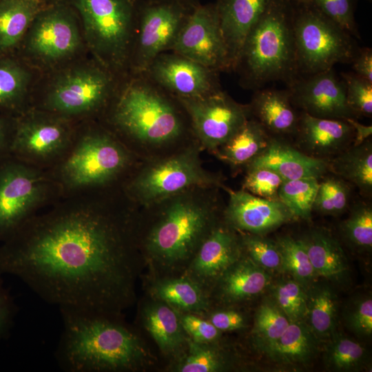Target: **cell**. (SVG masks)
I'll list each match as a JSON object with an SVG mask.
<instances>
[{
  "label": "cell",
  "instance_id": "obj_31",
  "mask_svg": "<svg viewBox=\"0 0 372 372\" xmlns=\"http://www.w3.org/2000/svg\"><path fill=\"white\" fill-rule=\"evenodd\" d=\"M44 6L40 0H0V51L12 48L23 39Z\"/></svg>",
  "mask_w": 372,
  "mask_h": 372
},
{
  "label": "cell",
  "instance_id": "obj_25",
  "mask_svg": "<svg viewBox=\"0 0 372 372\" xmlns=\"http://www.w3.org/2000/svg\"><path fill=\"white\" fill-rule=\"evenodd\" d=\"M318 277L335 282L347 276L349 265L338 240L324 229H313L302 239Z\"/></svg>",
  "mask_w": 372,
  "mask_h": 372
},
{
  "label": "cell",
  "instance_id": "obj_19",
  "mask_svg": "<svg viewBox=\"0 0 372 372\" xmlns=\"http://www.w3.org/2000/svg\"><path fill=\"white\" fill-rule=\"evenodd\" d=\"M226 189L229 200L225 215L236 229L249 234L265 235L295 219L279 199L263 198L244 189Z\"/></svg>",
  "mask_w": 372,
  "mask_h": 372
},
{
  "label": "cell",
  "instance_id": "obj_29",
  "mask_svg": "<svg viewBox=\"0 0 372 372\" xmlns=\"http://www.w3.org/2000/svg\"><path fill=\"white\" fill-rule=\"evenodd\" d=\"M271 135L254 118L242 127L215 152L233 166H247L268 147Z\"/></svg>",
  "mask_w": 372,
  "mask_h": 372
},
{
  "label": "cell",
  "instance_id": "obj_17",
  "mask_svg": "<svg viewBox=\"0 0 372 372\" xmlns=\"http://www.w3.org/2000/svg\"><path fill=\"white\" fill-rule=\"evenodd\" d=\"M143 72L176 98L202 97L222 90L220 72L171 51L157 56Z\"/></svg>",
  "mask_w": 372,
  "mask_h": 372
},
{
  "label": "cell",
  "instance_id": "obj_50",
  "mask_svg": "<svg viewBox=\"0 0 372 372\" xmlns=\"http://www.w3.org/2000/svg\"><path fill=\"white\" fill-rule=\"evenodd\" d=\"M210 322L219 331H231L245 326V318L242 314L234 311H223L214 313Z\"/></svg>",
  "mask_w": 372,
  "mask_h": 372
},
{
  "label": "cell",
  "instance_id": "obj_57",
  "mask_svg": "<svg viewBox=\"0 0 372 372\" xmlns=\"http://www.w3.org/2000/svg\"><path fill=\"white\" fill-rule=\"evenodd\" d=\"M368 1H371V0H368Z\"/></svg>",
  "mask_w": 372,
  "mask_h": 372
},
{
  "label": "cell",
  "instance_id": "obj_46",
  "mask_svg": "<svg viewBox=\"0 0 372 372\" xmlns=\"http://www.w3.org/2000/svg\"><path fill=\"white\" fill-rule=\"evenodd\" d=\"M189 342V353L179 364L178 371L214 372L223 369V358L216 350L203 347L201 343Z\"/></svg>",
  "mask_w": 372,
  "mask_h": 372
},
{
  "label": "cell",
  "instance_id": "obj_34",
  "mask_svg": "<svg viewBox=\"0 0 372 372\" xmlns=\"http://www.w3.org/2000/svg\"><path fill=\"white\" fill-rule=\"evenodd\" d=\"M320 180L305 177L283 182L278 192V198L295 218L311 219Z\"/></svg>",
  "mask_w": 372,
  "mask_h": 372
},
{
  "label": "cell",
  "instance_id": "obj_36",
  "mask_svg": "<svg viewBox=\"0 0 372 372\" xmlns=\"http://www.w3.org/2000/svg\"><path fill=\"white\" fill-rule=\"evenodd\" d=\"M290 322L273 300L264 302L257 310L252 331L257 347L265 352L280 338Z\"/></svg>",
  "mask_w": 372,
  "mask_h": 372
},
{
  "label": "cell",
  "instance_id": "obj_14",
  "mask_svg": "<svg viewBox=\"0 0 372 372\" xmlns=\"http://www.w3.org/2000/svg\"><path fill=\"white\" fill-rule=\"evenodd\" d=\"M208 220L207 210L189 200H178L167 209L151 232L148 249L164 264L187 258L194 250Z\"/></svg>",
  "mask_w": 372,
  "mask_h": 372
},
{
  "label": "cell",
  "instance_id": "obj_23",
  "mask_svg": "<svg viewBox=\"0 0 372 372\" xmlns=\"http://www.w3.org/2000/svg\"><path fill=\"white\" fill-rule=\"evenodd\" d=\"M248 105L250 114L271 136L294 135L300 114L291 103L288 88L257 90Z\"/></svg>",
  "mask_w": 372,
  "mask_h": 372
},
{
  "label": "cell",
  "instance_id": "obj_35",
  "mask_svg": "<svg viewBox=\"0 0 372 372\" xmlns=\"http://www.w3.org/2000/svg\"><path fill=\"white\" fill-rule=\"evenodd\" d=\"M276 242L282 258V271L289 273L306 289L316 282L318 277L300 239L282 236Z\"/></svg>",
  "mask_w": 372,
  "mask_h": 372
},
{
  "label": "cell",
  "instance_id": "obj_2",
  "mask_svg": "<svg viewBox=\"0 0 372 372\" xmlns=\"http://www.w3.org/2000/svg\"><path fill=\"white\" fill-rule=\"evenodd\" d=\"M55 357L68 372L134 371L146 358L141 340L118 320L119 313L63 307Z\"/></svg>",
  "mask_w": 372,
  "mask_h": 372
},
{
  "label": "cell",
  "instance_id": "obj_16",
  "mask_svg": "<svg viewBox=\"0 0 372 372\" xmlns=\"http://www.w3.org/2000/svg\"><path fill=\"white\" fill-rule=\"evenodd\" d=\"M171 52L218 72H230L215 2L191 10Z\"/></svg>",
  "mask_w": 372,
  "mask_h": 372
},
{
  "label": "cell",
  "instance_id": "obj_53",
  "mask_svg": "<svg viewBox=\"0 0 372 372\" xmlns=\"http://www.w3.org/2000/svg\"><path fill=\"white\" fill-rule=\"evenodd\" d=\"M345 121L350 125L354 131V138L352 145H361L371 138L372 126L360 123L356 118H348Z\"/></svg>",
  "mask_w": 372,
  "mask_h": 372
},
{
  "label": "cell",
  "instance_id": "obj_33",
  "mask_svg": "<svg viewBox=\"0 0 372 372\" xmlns=\"http://www.w3.org/2000/svg\"><path fill=\"white\" fill-rule=\"evenodd\" d=\"M29 74L14 61L0 59V107L20 114L30 107L24 103Z\"/></svg>",
  "mask_w": 372,
  "mask_h": 372
},
{
  "label": "cell",
  "instance_id": "obj_6",
  "mask_svg": "<svg viewBox=\"0 0 372 372\" xmlns=\"http://www.w3.org/2000/svg\"><path fill=\"white\" fill-rule=\"evenodd\" d=\"M143 0H68L76 12L96 61L116 76L128 72Z\"/></svg>",
  "mask_w": 372,
  "mask_h": 372
},
{
  "label": "cell",
  "instance_id": "obj_38",
  "mask_svg": "<svg viewBox=\"0 0 372 372\" xmlns=\"http://www.w3.org/2000/svg\"><path fill=\"white\" fill-rule=\"evenodd\" d=\"M320 180L313 210L324 215H338L349 206L350 187L347 182L336 176H323Z\"/></svg>",
  "mask_w": 372,
  "mask_h": 372
},
{
  "label": "cell",
  "instance_id": "obj_11",
  "mask_svg": "<svg viewBox=\"0 0 372 372\" xmlns=\"http://www.w3.org/2000/svg\"><path fill=\"white\" fill-rule=\"evenodd\" d=\"M219 184L214 175L203 169L197 153L187 150L144 169L123 185L129 199L154 203L194 187Z\"/></svg>",
  "mask_w": 372,
  "mask_h": 372
},
{
  "label": "cell",
  "instance_id": "obj_12",
  "mask_svg": "<svg viewBox=\"0 0 372 372\" xmlns=\"http://www.w3.org/2000/svg\"><path fill=\"white\" fill-rule=\"evenodd\" d=\"M192 9L178 4L143 0L128 72H143L157 56L170 52Z\"/></svg>",
  "mask_w": 372,
  "mask_h": 372
},
{
  "label": "cell",
  "instance_id": "obj_1",
  "mask_svg": "<svg viewBox=\"0 0 372 372\" xmlns=\"http://www.w3.org/2000/svg\"><path fill=\"white\" fill-rule=\"evenodd\" d=\"M105 189L61 198L30 218L2 242L0 275L59 308L120 313L132 300L135 263L125 218Z\"/></svg>",
  "mask_w": 372,
  "mask_h": 372
},
{
  "label": "cell",
  "instance_id": "obj_37",
  "mask_svg": "<svg viewBox=\"0 0 372 372\" xmlns=\"http://www.w3.org/2000/svg\"><path fill=\"white\" fill-rule=\"evenodd\" d=\"M329 340L325 353L326 364L329 369L353 371L364 364L366 351L360 344L336 333Z\"/></svg>",
  "mask_w": 372,
  "mask_h": 372
},
{
  "label": "cell",
  "instance_id": "obj_3",
  "mask_svg": "<svg viewBox=\"0 0 372 372\" xmlns=\"http://www.w3.org/2000/svg\"><path fill=\"white\" fill-rule=\"evenodd\" d=\"M105 126L120 141L161 145L181 137L188 115L178 99L144 72L119 76L114 93L103 113Z\"/></svg>",
  "mask_w": 372,
  "mask_h": 372
},
{
  "label": "cell",
  "instance_id": "obj_49",
  "mask_svg": "<svg viewBox=\"0 0 372 372\" xmlns=\"http://www.w3.org/2000/svg\"><path fill=\"white\" fill-rule=\"evenodd\" d=\"M17 307L8 289L4 286L0 275V340L8 336L13 325Z\"/></svg>",
  "mask_w": 372,
  "mask_h": 372
},
{
  "label": "cell",
  "instance_id": "obj_54",
  "mask_svg": "<svg viewBox=\"0 0 372 372\" xmlns=\"http://www.w3.org/2000/svg\"><path fill=\"white\" fill-rule=\"evenodd\" d=\"M154 2L178 4L192 9L200 3V0H149Z\"/></svg>",
  "mask_w": 372,
  "mask_h": 372
},
{
  "label": "cell",
  "instance_id": "obj_32",
  "mask_svg": "<svg viewBox=\"0 0 372 372\" xmlns=\"http://www.w3.org/2000/svg\"><path fill=\"white\" fill-rule=\"evenodd\" d=\"M142 319L145 329L164 353H174L183 344L180 321L167 305L156 303L149 306L143 310Z\"/></svg>",
  "mask_w": 372,
  "mask_h": 372
},
{
  "label": "cell",
  "instance_id": "obj_4",
  "mask_svg": "<svg viewBox=\"0 0 372 372\" xmlns=\"http://www.w3.org/2000/svg\"><path fill=\"white\" fill-rule=\"evenodd\" d=\"M294 3L273 0L245 40L233 72L240 87L256 91L298 76L293 37Z\"/></svg>",
  "mask_w": 372,
  "mask_h": 372
},
{
  "label": "cell",
  "instance_id": "obj_15",
  "mask_svg": "<svg viewBox=\"0 0 372 372\" xmlns=\"http://www.w3.org/2000/svg\"><path fill=\"white\" fill-rule=\"evenodd\" d=\"M186 111L192 133L216 151L250 118L249 105L234 101L223 90L198 98H177Z\"/></svg>",
  "mask_w": 372,
  "mask_h": 372
},
{
  "label": "cell",
  "instance_id": "obj_52",
  "mask_svg": "<svg viewBox=\"0 0 372 372\" xmlns=\"http://www.w3.org/2000/svg\"><path fill=\"white\" fill-rule=\"evenodd\" d=\"M16 116L6 118L0 115V163L11 156Z\"/></svg>",
  "mask_w": 372,
  "mask_h": 372
},
{
  "label": "cell",
  "instance_id": "obj_21",
  "mask_svg": "<svg viewBox=\"0 0 372 372\" xmlns=\"http://www.w3.org/2000/svg\"><path fill=\"white\" fill-rule=\"evenodd\" d=\"M273 0H216L220 27L230 72L234 70L248 34Z\"/></svg>",
  "mask_w": 372,
  "mask_h": 372
},
{
  "label": "cell",
  "instance_id": "obj_47",
  "mask_svg": "<svg viewBox=\"0 0 372 372\" xmlns=\"http://www.w3.org/2000/svg\"><path fill=\"white\" fill-rule=\"evenodd\" d=\"M349 327L360 336H370L372 333V300L362 298L356 301L347 314Z\"/></svg>",
  "mask_w": 372,
  "mask_h": 372
},
{
  "label": "cell",
  "instance_id": "obj_10",
  "mask_svg": "<svg viewBox=\"0 0 372 372\" xmlns=\"http://www.w3.org/2000/svg\"><path fill=\"white\" fill-rule=\"evenodd\" d=\"M78 124L30 107L16 116L10 155L33 167L50 170L65 154Z\"/></svg>",
  "mask_w": 372,
  "mask_h": 372
},
{
  "label": "cell",
  "instance_id": "obj_42",
  "mask_svg": "<svg viewBox=\"0 0 372 372\" xmlns=\"http://www.w3.org/2000/svg\"><path fill=\"white\" fill-rule=\"evenodd\" d=\"M248 257L258 266L268 271H282V261L276 240L265 235L247 234L240 242Z\"/></svg>",
  "mask_w": 372,
  "mask_h": 372
},
{
  "label": "cell",
  "instance_id": "obj_5",
  "mask_svg": "<svg viewBox=\"0 0 372 372\" xmlns=\"http://www.w3.org/2000/svg\"><path fill=\"white\" fill-rule=\"evenodd\" d=\"M131 163L127 147L95 121L78 124L70 145L49 171L61 198L110 188Z\"/></svg>",
  "mask_w": 372,
  "mask_h": 372
},
{
  "label": "cell",
  "instance_id": "obj_43",
  "mask_svg": "<svg viewBox=\"0 0 372 372\" xmlns=\"http://www.w3.org/2000/svg\"><path fill=\"white\" fill-rule=\"evenodd\" d=\"M358 0H309L311 4L327 17L338 24L352 37L360 39L355 20Z\"/></svg>",
  "mask_w": 372,
  "mask_h": 372
},
{
  "label": "cell",
  "instance_id": "obj_56",
  "mask_svg": "<svg viewBox=\"0 0 372 372\" xmlns=\"http://www.w3.org/2000/svg\"><path fill=\"white\" fill-rule=\"evenodd\" d=\"M296 3H307L309 0H291Z\"/></svg>",
  "mask_w": 372,
  "mask_h": 372
},
{
  "label": "cell",
  "instance_id": "obj_22",
  "mask_svg": "<svg viewBox=\"0 0 372 372\" xmlns=\"http://www.w3.org/2000/svg\"><path fill=\"white\" fill-rule=\"evenodd\" d=\"M258 167L273 170L285 180L305 177L321 179L329 172V161L310 156L280 136H271L267 149L247 169Z\"/></svg>",
  "mask_w": 372,
  "mask_h": 372
},
{
  "label": "cell",
  "instance_id": "obj_7",
  "mask_svg": "<svg viewBox=\"0 0 372 372\" xmlns=\"http://www.w3.org/2000/svg\"><path fill=\"white\" fill-rule=\"evenodd\" d=\"M61 198L48 170L12 156L0 163V242Z\"/></svg>",
  "mask_w": 372,
  "mask_h": 372
},
{
  "label": "cell",
  "instance_id": "obj_40",
  "mask_svg": "<svg viewBox=\"0 0 372 372\" xmlns=\"http://www.w3.org/2000/svg\"><path fill=\"white\" fill-rule=\"evenodd\" d=\"M344 238L354 247L369 251L372 247V207L369 203H358L348 218L341 224Z\"/></svg>",
  "mask_w": 372,
  "mask_h": 372
},
{
  "label": "cell",
  "instance_id": "obj_48",
  "mask_svg": "<svg viewBox=\"0 0 372 372\" xmlns=\"http://www.w3.org/2000/svg\"><path fill=\"white\" fill-rule=\"evenodd\" d=\"M183 330L194 342L207 343L216 340L220 334L211 322L203 320L192 315H186L180 320Z\"/></svg>",
  "mask_w": 372,
  "mask_h": 372
},
{
  "label": "cell",
  "instance_id": "obj_24",
  "mask_svg": "<svg viewBox=\"0 0 372 372\" xmlns=\"http://www.w3.org/2000/svg\"><path fill=\"white\" fill-rule=\"evenodd\" d=\"M242 246L228 229L213 230L200 246L192 269L200 278L211 280L221 276L240 257Z\"/></svg>",
  "mask_w": 372,
  "mask_h": 372
},
{
  "label": "cell",
  "instance_id": "obj_26",
  "mask_svg": "<svg viewBox=\"0 0 372 372\" xmlns=\"http://www.w3.org/2000/svg\"><path fill=\"white\" fill-rule=\"evenodd\" d=\"M319 341L304 320L291 322L280 338L265 353L282 364H306L316 355Z\"/></svg>",
  "mask_w": 372,
  "mask_h": 372
},
{
  "label": "cell",
  "instance_id": "obj_44",
  "mask_svg": "<svg viewBox=\"0 0 372 372\" xmlns=\"http://www.w3.org/2000/svg\"><path fill=\"white\" fill-rule=\"evenodd\" d=\"M346 88V98L349 108L358 116L372 115V83L354 72L340 73Z\"/></svg>",
  "mask_w": 372,
  "mask_h": 372
},
{
  "label": "cell",
  "instance_id": "obj_39",
  "mask_svg": "<svg viewBox=\"0 0 372 372\" xmlns=\"http://www.w3.org/2000/svg\"><path fill=\"white\" fill-rule=\"evenodd\" d=\"M155 292L160 299L186 311H197L205 304L198 287L186 279L161 282L156 286Z\"/></svg>",
  "mask_w": 372,
  "mask_h": 372
},
{
  "label": "cell",
  "instance_id": "obj_13",
  "mask_svg": "<svg viewBox=\"0 0 372 372\" xmlns=\"http://www.w3.org/2000/svg\"><path fill=\"white\" fill-rule=\"evenodd\" d=\"M79 17L68 3L45 6L27 31L26 50L43 63L65 60L79 49Z\"/></svg>",
  "mask_w": 372,
  "mask_h": 372
},
{
  "label": "cell",
  "instance_id": "obj_27",
  "mask_svg": "<svg viewBox=\"0 0 372 372\" xmlns=\"http://www.w3.org/2000/svg\"><path fill=\"white\" fill-rule=\"evenodd\" d=\"M329 172L355 185L361 194L372 192V143L368 139L359 145H351L329 160Z\"/></svg>",
  "mask_w": 372,
  "mask_h": 372
},
{
  "label": "cell",
  "instance_id": "obj_41",
  "mask_svg": "<svg viewBox=\"0 0 372 372\" xmlns=\"http://www.w3.org/2000/svg\"><path fill=\"white\" fill-rule=\"evenodd\" d=\"M290 322L306 320L307 296L306 289L293 278L282 280L273 290V299Z\"/></svg>",
  "mask_w": 372,
  "mask_h": 372
},
{
  "label": "cell",
  "instance_id": "obj_8",
  "mask_svg": "<svg viewBox=\"0 0 372 372\" xmlns=\"http://www.w3.org/2000/svg\"><path fill=\"white\" fill-rule=\"evenodd\" d=\"M293 3L299 76L329 70L338 63H351L359 49L354 37L311 4Z\"/></svg>",
  "mask_w": 372,
  "mask_h": 372
},
{
  "label": "cell",
  "instance_id": "obj_45",
  "mask_svg": "<svg viewBox=\"0 0 372 372\" xmlns=\"http://www.w3.org/2000/svg\"><path fill=\"white\" fill-rule=\"evenodd\" d=\"M285 180L273 170L263 167L248 168L243 189L258 197L277 200L278 192Z\"/></svg>",
  "mask_w": 372,
  "mask_h": 372
},
{
  "label": "cell",
  "instance_id": "obj_18",
  "mask_svg": "<svg viewBox=\"0 0 372 372\" xmlns=\"http://www.w3.org/2000/svg\"><path fill=\"white\" fill-rule=\"evenodd\" d=\"M287 88L294 107L312 116L342 120L358 118L349 108L344 83L333 68L300 75Z\"/></svg>",
  "mask_w": 372,
  "mask_h": 372
},
{
  "label": "cell",
  "instance_id": "obj_9",
  "mask_svg": "<svg viewBox=\"0 0 372 372\" xmlns=\"http://www.w3.org/2000/svg\"><path fill=\"white\" fill-rule=\"evenodd\" d=\"M119 76L96 61L62 74L43 97L31 107L80 123L101 116L116 87Z\"/></svg>",
  "mask_w": 372,
  "mask_h": 372
},
{
  "label": "cell",
  "instance_id": "obj_20",
  "mask_svg": "<svg viewBox=\"0 0 372 372\" xmlns=\"http://www.w3.org/2000/svg\"><path fill=\"white\" fill-rule=\"evenodd\" d=\"M294 136L298 149L329 161L352 145L354 131L345 120L318 118L301 112Z\"/></svg>",
  "mask_w": 372,
  "mask_h": 372
},
{
  "label": "cell",
  "instance_id": "obj_28",
  "mask_svg": "<svg viewBox=\"0 0 372 372\" xmlns=\"http://www.w3.org/2000/svg\"><path fill=\"white\" fill-rule=\"evenodd\" d=\"M270 280L268 271L240 257L221 276L222 294L229 301L249 299L265 290Z\"/></svg>",
  "mask_w": 372,
  "mask_h": 372
},
{
  "label": "cell",
  "instance_id": "obj_30",
  "mask_svg": "<svg viewBox=\"0 0 372 372\" xmlns=\"http://www.w3.org/2000/svg\"><path fill=\"white\" fill-rule=\"evenodd\" d=\"M306 291L307 313L305 322L319 340H329L336 333L337 296L329 285L316 282Z\"/></svg>",
  "mask_w": 372,
  "mask_h": 372
},
{
  "label": "cell",
  "instance_id": "obj_51",
  "mask_svg": "<svg viewBox=\"0 0 372 372\" xmlns=\"http://www.w3.org/2000/svg\"><path fill=\"white\" fill-rule=\"evenodd\" d=\"M353 72L372 83V49L359 48L352 62Z\"/></svg>",
  "mask_w": 372,
  "mask_h": 372
},
{
  "label": "cell",
  "instance_id": "obj_55",
  "mask_svg": "<svg viewBox=\"0 0 372 372\" xmlns=\"http://www.w3.org/2000/svg\"><path fill=\"white\" fill-rule=\"evenodd\" d=\"M45 6L59 3H68V0H40Z\"/></svg>",
  "mask_w": 372,
  "mask_h": 372
}]
</instances>
